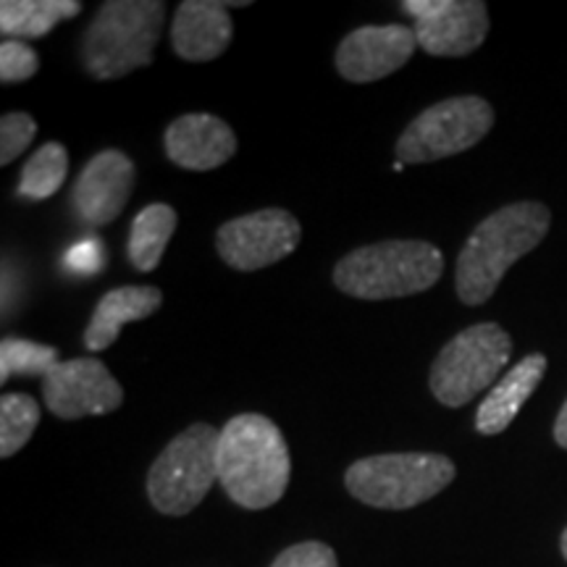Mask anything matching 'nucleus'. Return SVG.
<instances>
[{
	"instance_id": "nucleus-1",
	"label": "nucleus",
	"mask_w": 567,
	"mask_h": 567,
	"mask_svg": "<svg viewBox=\"0 0 567 567\" xmlns=\"http://www.w3.org/2000/svg\"><path fill=\"white\" fill-rule=\"evenodd\" d=\"M549 224V208L534 200L505 205L484 218L457 255L455 284L460 300L484 305L513 264L542 245Z\"/></svg>"
},
{
	"instance_id": "nucleus-2",
	"label": "nucleus",
	"mask_w": 567,
	"mask_h": 567,
	"mask_svg": "<svg viewBox=\"0 0 567 567\" xmlns=\"http://www.w3.org/2000/svg\"><path fill=\"white\" fill-rule=\"evenodd\" d=\"M289 450L271 417L243 413L231 417L218 439V481L231 502L245 509H266L289 486Z\"/></svg>"
},
{
	"instance_id": "nucleus-3",
	"label": "nucleus",
	"mask_w": 567,
	"mask_h": 567,
	"mask_svg": "<svg viewBox=\"0 0 567 567\" xmlns=\"http://www.w3.org/2000/svg\"><path fill=\"white\" fill-rule=\"evenodd\" d=\"M444 255L423 239H389L344 255L334 268L339 292L358 300H394L421 295L442 279Z\"/></svg>"
},
{
	"instance_id": "nucleus-4",
	"label": "nucleus",
	"mask_w": 567,
	"mask_h": 567,
	"mask_svg": "<svg viewBox=\"0 0 567 567\" xmlns=\"http://www.w3.org/2000/svg\"><path fill=\"white\" fill-rule=\"evenodd\" d=\"M166 19L161 0H109L82 40V63L95 80H122L151 66Z\"/></svg>"
},
{
	"instance_id": "nucleus-5",
	"label": "nucleus",
	"mask_w": 567,
	"mask_h": 567,
	"mask_svg": "<svg viewBox=\"0 0 567 567\" xmlns=\"http://www.w3.org/2000/svg\"><path fill=\"white\" fill-rule=\"evenodd\" d=\"M455 463L436 452H396L352 463L344 486L354 499L379 509H410L434 499L455 481Z\"/></svg>"
},
{
	"instance_id": "nucleus-6",
	"label": "nucleus",
	"mask_w": 567,
	"mask_h": 567,
	"mask_svg": "<svg viewBox=\"0 0 567 567\" xmlns=\"http://www.w3.org/2000/svg\"><path fill=\"white\" fill-rule=\"evenodd\" d=\"M218 439L221 431L195 423L161 452L147 473V496L158 513L182 517L208 496L218 481Z\"/></svg>"
},
{
	"instance_id": "nucleus-7",
	"label": "nucleus",
	"mask_w": 567,
	"mask_h": 567,
	"mask_svg": "<svg viewBox=\"0 0 567 567\" xmlns=\"http://www.w3.org/2000/svg\"><path fill=\"white\" fill-rule=\"evenodd\" d=\"M513 339L502 326L476 323L460 331L436 354L429 373L431 394L444 408H463L488 389L509 363Z\"/></svg>"
},
{
	"instance_id": "nucleus-8",
	"label": "nucleus",
	"mask_w": 567,
	"mask_h": 567,
	"mask_svg": "<svg viewBox=\"0 0 567 567\" xmlns=\"http://www.w3.org/2000/svg\"><path fill=\"white\" fill-rule=\"evenodd\" d=\"M494 109L478 95H460L425 109L396 140V161L405 166L434 163L476 147L492 132Z\"/></svg>"
},
{
	"instance_id": "nucleus-9",
	"label": "nucleus",
	"mask_w": 567,
	"mask_h": 567,
	"mask_svg": "<svg viewBox=\"0 0 567 567\" xmlns=\"http://www.w3.org/2000/svg\"><path fill=\"white\" fill-rule=\"evenodd\" d=\"M302 239V226L289 210L266 208L231 218L218 229L216 250L237 271H258L287 258Z\"/></svg>"
},
{
	"instance_id": "nucleus-10",
	"label": "nucleus",
	"mask_w": 567,
	"mask_h": 567,
	"mask_svg": "<svg viewBox=\"0 0 567 567\" xmlns=\"http://www.w3.org/2000/svg\"><path fill=\"white\" fill-rule=\"evenodd\" d=\"M402 11L415 19L417 45L439 59H463L488 34V9L481 0H405Z\"/></svg>"
},
{
	"instance_id": "nucleus-11",
	"label": "nucleus",
	"mask_w": 567,
	"mask_h": 567,
	"mask_svg": "<svg viewBox=\"0 0 567 567\" xmlns=\"http://www.w3.org/2000/svg\"><path fill=\"white\" fill-rule=\"evenodd\" d=\"M45 405L61 421L105 415L122 408L124 389L95 358L63 360L42 379Z\"/></svg>"
},
{
	"instance_id": "nucleus-12",
	"label": "nucleus",
	"mask_w": 567,
	"mask_h": 567,
	"mask_svg": "<svg viewBox=\"0 0 567 567\" xmlns=\"http://www.w3.org/2000/svg\"><path fill=\"white\" fill-rule=\"evenodd\" d=\"M417 38L410 27H360L337 48V71L347 82L368 84L400 71L413 59Z\"/></svg>"
},
{
	"instance_id": "nucleus-13",
	"label": "nucleus",
	"mask_w": 567,
	"mask_h": 567,
	"mask_svg": "<svg viewBox=\"0 0 567 567\" xmlns=\"http://www.w3.org/2000/svg\"><path fill=\"white\" fill-rule=\"evenodd\" d=\"M134 163L122 151H103L82 168L71 208L84 224L105 226L122 216L132 197Z\"/></svg>"
},
{
	"instance_id": "nucleus-14",
	"label": "nucleus",
	"mask_w": 567,
	"mask_h": 567,
	"mask_svg": "<svg viewBox=\"0 0 567 567\" xmlns=\"http://www.w3.org/2000/svg\"><path fill=\"white\" fill-rule=\"evenodd\" d=\"M163 151L187 172H213L237 153V134L224 118L210 113H187L166 130Z\"/></svg>"
},
{
	"instance_id": "nucleus-15",
	"label": "nucleus",
	"mask_w": 567,
	"mask_h": 567,
	"mask_svg": "<svg viewBox=\"0 0 567 567\" xmlns=\"http://www.w3.org/2000/svg\"><path fill=\"white\" fill-rule=\"evenodd\" d=\"M234 24L226 3L218 0H184L172 24V45L179 59L205 63L229 48Z\"/></svg>"
},
{
	"instance_id": "nucleus-16",
	"label": "nucleus",
	"mask_w": 567,
	"mask_h": 567,
	"mask_svg": "<svg viewBox=\"0 0 567 567\" xmlns=\"http://www.w3.org/2000/svg\"><path fill=\"white\" fill-rule=\"evenodd\" d=\"M544 373H547V358L544 354H528L520 363L502 375L496 386L488 392V396L481 402L476 413V431L484 436H496L515 421L528 396L536 392L542 384Z\"/></svg>"
},
{
	"instance_id": "nucleus-17",
	"label": "nucleus",
	"mask_w": 567,
	"mask_h": 567,
	"mask_svg": "<svg viewBox=\"0 0 567 567\" xmlns=\"http://www.w3.org/2000/svg\"><path fill=\"white\" fill-rule=\"evenodd\" d=\"M163 295L158 287H122L113 289L97 302L92 321L84 331V347L90 352H103L116 342L126 323L142 321L158 313Z\"/></svg>"
},
{
	"instance_id": "nucleus-18",
	"label": "nucleus",
	"mask_w": 567,
	"mask_h": 567,
	"mask_svg": "<svg viewBox=\"0 0 567 567\" xmlns=\"http://www.w3.org/2000/svg\"><path fill=\"white\" fill-rule=\"evenodd\" d=\"M80 0H3L0 3V32L6 40L45 38L59 21L80 17Z\"/></svg>"
},
{
	"instance_id": "nucleus-19",
	"label": "nucleus",
	"mask_w": 567,
	"mask_h": 567,
	"mask_svg": "<svg viewBox=\"0 0 567 567\" xmlns=\"http://www.w3.org/2000/svg\"><path fill=\"white\" fill-rule=\"evenodd\" d=\"M176 210L166 203L145 205L132 221L130 231V260L142 274H151L161 266L166 245L172 243L176 229Z\"/></svg>"
},
{
	"instance_id": "nucleus-20",
	"label": "nucleus",
	"mask_w": 567,
	"mask_h": 567,
	"mask_svg": "<svg viewBox=\"0 0 567 567\" xmlns=\"http://www.w3.org/2000/svg\"><path fill=\"white\" fill-rule=\"evenodd\" d=\"M69 174V153L61 142H45L21 168L17 193L27 200H48L61 189Z\"/></svg>"
},
{
	"instance_id": "nucleus-21",
	"label": "nucleus",
	"mask_w": 567,
	"mask_h": 567,
	"mask_svg": "<svg viewBox=\"0 0 567 567\" xmlns=\"http://www.w3.org/2000/svg\"><path fill=\"white\" fill-rule=\"evenodd\" d=\"M40 423V405L30 394H3L0 400V457H13L30 442Z\"/></svg>"
},
{
	"instance_id": "nucleus-22",
	"label": "nucleus",
	"mask_w": 567,
	"mask_h": 567,
	"mask_svg": "<svg viewBox=\"0 0 567 567\" xmlns=\"http://www.w3.org/2000/svg\"><path fill=\"white\" fill-rule=\"evenodd\" d=\"M59 350L51 344H38L30 339H3L0 344V381H9L11 375H42L59 365Z\"/></svg>"
},
{
	"instance_id": "nucleus-23",
	"label": "nucleus",
	"mask_w": 567,
	"mask_h": 567,
	"mask_svg": "<svg viewBox=\"0 0 567 567\" xmlns=\"http://www.w3.org/2000/svg\"><path fill=\"white\" fill-rule=\"evenodd\" d=\"M34 134H38V124L27 113H6L0 118V163L9 166L19 158L27 147L32 145Z\"/></svg>"
},
{
	"instance_id": "nucleus-24",
	"label": "nucleus",
	"mask_w": 567,
	"mask_h": 567,
	"mask_svg": "<svg viewBox=\"0 0 567 567\" xmlns=\"http://www.w3.org/2000/svg\"><path fill=\"white\" fill-rule=\"evenodd\" d=\"M40 69L38 53L32 51L27 42L21 40H6L0 45V82L3 84H19L32 80Z\"/></svg>"
},
{
	"instance_id": "nucleus-25",
	"label": "nucleus",
	"mask_w": 567,
	"mask_h": 567,
	"mask_svg": "<svg viewBox=\"0 0 567 567\" xmlns=\"http://www.w3.org/2000/svg\"><path fill=\"white\" fill-rule=\"evenodd\" d=\"M271 567H339L337 551L323 542H302L284 549Z\"/></svg>"
},
{
	"instance_id": "nucleus-26",
	"label": "nucleus",
	"mask_w": 567,
	"mask_h": 567,
	"mask_svg": "<svg viewBox=\"0 0 567 567\" xmlns=\"http://www.w3.org/2000/svg\"><path fill=\"white\" fill-rule=\"evenodd\" d=\"M66 266L74 274H82V276L101 271V268H103V247H101V243H97V239H84V243L71 247V250L66 252Z\"/></svg>"
},
{
	"instance_id": "nucleus-27",
	"label": "nucleus",
	"mask_w": 567,
	"mask_h": 567,
	"mask_svg": "<svg viewBox=\"0 0 567 567\" xmlns=\"http://www.w3.org/2000/svg\"><path fill=\"white\" fill-rule=\"evenodd\" d=\"M555 442L563 446V450H567V400L563 410H559L557 421H555Z\"/></svg>"
},
{
	"instance_id": "nucleus-28",
	"label": "nucleus",
	"mask_w": 567,
	"mask_h": 567,
	"mask_svg": "<svg viewBox=\"0 0 567 567\" xmlns=\"http://www.w3.org/2000/svg\"><path fill=\"white\" fill-rule=\"evenodd\" d=\"M559 547H563V555L567 559V528H565V534H563V542H559Z\"/></svg>"
}]
</instances>
